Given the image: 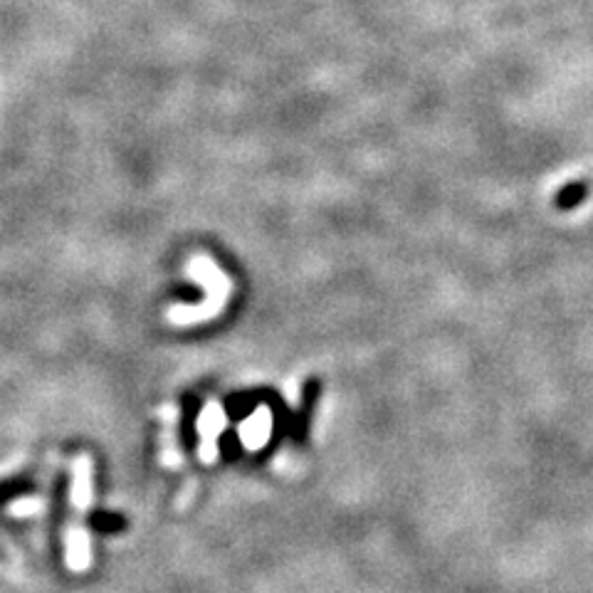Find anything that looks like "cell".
<instances>
[{
	"mask_svg": "<svg viewBox=\"0 0 593 593\" xmlns=\"http://www.w3.org/2000/svg\"><path fill=\"white\" fill-rule=\"evenodd\" d=\"M220 448H223L225 458H235V455L240 453V440H238V435H235L233 430H228V433L223 435V440H220Z\"/></svg>",
	"mask_w": 593,
	"mask_h": 593,
	"instance_id": "4",
	"label": "cell"
},
{
	"mask_svg": "<svg viewBox=\"0 0 593 593\" xmlns=\"http://www.w3.org/2000/svg\"><path fill=\"white\" fill-rule=\"evenodd\" d=\"M72 522L67 527V566L85 571L92 564V547L87 532V509L92 505V463L80 458L72 470Z\"/></svg>",
	"mask_w": 593,
	"mask_h": 593,
	"instance_id": "1",
	"label": "cell"
},
{
	"mask_svg": "<svg viewBox=\"0 0 593 593\" xmlns=\"http://www.w3.org/2000/svg\"><path fill=\"white\" fill-rule=\"evenodd\" d=\"M586 198V186L584 183H574V186H569V188H564V191L559 193V208H574V206H579L581 201H584Z\"/></svg>",
	"mask_w": 593,
	"mask_h": 593,
	"instance_id": "2",
	"label": "cell"
},
{
	"mask_svg": "<svg viewBox=\"0 0 593 593\" xmlns=\"http://www.w3.org/2000/svg\"><path fill=\"white\" fill-rule=\"evenodd\" d=\"M94 527L112 534V532H122V529L127 527V522H124V517H119V514H99V517H94Z\"/></svg>",
	"mask_w": 593,
	"mask_h": 593,
	"instance_id": "3",
	"label": "cell"
},
{
	"mask_svg": "<svg viewBox=\"0 0 593 593\" xmlns=\"http://www.w3.org/2000/svg\"><path fill=\"white\" fill-rule=\"evenodd\" d=\"M173 299H178V302H198L201 299L203 292L196 290V287H188V285H178L176 290L171 292Z\"/></svg>",
	"mask_w": 593,
	"mask_h": 593,
	"instance_id": "5",
	"label": "cell"
}]
</instances>
